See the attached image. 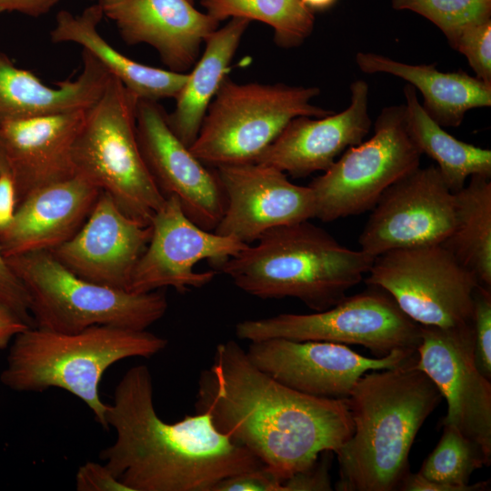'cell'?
Wrapping results in <instances>:
<instances>
[{
    "mask_svg": "<svg viewBox=\"0 0 491 491\" xmlns=\"http://www.w3.org/2000/svg\"><path fill=\"white\" fill-rule=\"evenodd\" d=\"M195 407L259 458L282 486L322 453H336L354 430L346 399L313 396L284 385L234 340L218 344L211 366L201 371Z\"/></svg>",
    "mask_w": 491,
    "mask_h": 491,
    "instance_id": "obj_1",
    "label": "cell"
},
{
    "mask_svg": "<svg viewBox=\"0 0 491 491\" xmlns=\"http://www.w3.org/2000/svg\"><path fill=\"white\" fill-rule=\"evenodd\" d=\"M105 418L115 439L100 459L130 491H213L228 476L265 466L220 433L207 413L161 419L145 365L124 374Z\"/></svg>",
    "mask_w": 491,
    "mask_h": 491,
    "instance_id": "obj_2",
    "label": "cell"
},
{
    "mask_svg": "<svg viewBox=\"0 0 491 491\" xmlns=\"http://www.w3.org/2000/svg\"><path fill=\"white\" fill-rule=\"evenodd\" d=\"M416 360L367 372L355 384L346 398L353 434L335 453L336 490H399L416 436L443 398Z\"/></svg>",
    "mask_w": 491,
    "mask_h": 491,
    "instance_id": "obj_3",
    "label": "cell"
},
{
    "mask_svg": "<svg viewBox=\"0 0 491 491\" xmlns=\"http://www.w3.org/2000/svg\"><path fill=\"white\" fill-rule=\"evenodd\" d=\"M217 267L244 292L296 298L315 312L337 304L368 273L375 256L341 245L309 220L272 228Z\"/></svg>",
    "mask_w": 491,
    "mask_h": 491,
    "instance_id": "obj_4",
    "label": "cell"
},
{
    "mask_svg": "<svg viewBox=\"0 0 491 491\" xmlns=\"http://www.w3.org/2000/svg\"><path fill=\"white\" fill-rule=\"evenodd\" d=\"M166 346V339L147 330L93 326L76 333H60L32 326L8 346L0 382L22 393L63 389L85 403L107 430L108 404L100 396L104 374L118 361L150 358Z\"/></svg>",
    "mask_w": 491,
    "mask_h": 491,
    "instance_id": "obj_5",
    "label": "cell"
},
{
    "mask_svg": "<svg viewBox=\"0 0 491 491\" xmlns=\"http://www.w3.org/2000/svg\"><path fill=\"white\" fill-rule=\"evenodd\" d=\"M138 99L111 75L98 101L85 112L72 156L75 175L107 193L128 216L151 225L166 197L139 147Z\"/></svg>",
    "mask_w": 491,
    "mask_h": 491,
    "instance_id": "obj_6",
    "label": "cell"
},
{
    "mask_svg": "<svg viewBox=\"0 0 491 491\" xmlns=\"http://www.w3.org/2000/svg\"><path fill=\"white\" fill-rule=\"evenodd\" d=\"M5 258L27 292L32 320L40 328L60 333L93 326L146 330L168 307L157 290L134 293L81 278L50 251Z\"/></svg>",
    "mask_w": 491,
    "mask_h": 491,
    "instance_id": "obj_7",
    "label": "cell"
},
{
    "mask_svg": "<svg viewBox=\"0 0 491 491\" xmlns=\"http://www.w3.org/2000/svg\"><path fill=\"white\" fill-rule=\"evenodd\" d=\"M319 94L315 86L240 84L226 75L189 149L215 167L256 162L293 118L334 113L311 104Z\"/></svg>",
    "mask_w": 491,
    "mask_h": 491,
    "instance_id": "obj_8",
    "label": "cell"
},
{
    "mask_svg": "<svg viewBox=\"0 0 491 491\" xmlns=\"http://www.w3.org/2000/svg\"><path fill=\"white\" fill-rule=\"evenodd\" d=\"M235 330L238 338L249 342L286 338L359 345L375 357H384L395 350H416L421 339L420 325L407 316L386 291L374 286L346 296L323 311L244 320Z\"/></svg>",
    "mask_w": 491,
    "mask_h": 491,
    "instance_id": "obj_9",
    "label": "cell"
},
{
    "mask_svg": "<svg viewBox=\"0 0 491 491\" xmlns=\"http://www.w3.org/2000/svg\"><path fill=\"white\" fill-rule=\"evenodd\" d=\"M421 156L406 129L405 104L384 107L373 136L348 147L308 185L315 218L331 222L371 210L389 185L420 165Z\"/></svg>",
    "mask_w": 491,
    "mask_h": 491,
    "instance_id": "obj_10",
    "label": "cell"
},
{
    "mask_svg": "<svg viewBox=\"0 0 491 491\" xmlns=\"http://www.w3.org/2000/svg\"><path fill=\"white\" fill-rule=\"evenodd\" d=\"M365 281L386 291L420 326L472 324L479 286L441 244L399 248L375 256Z\"/></svg>",
    "mask_w": 491,
    "mask_h": 491,
    "instance_id": "obj_11",
    "label": "cell"
},
{
    "mask_svg": "<svg viewBox=\"0 0 491 491\" xmlns=\"http://www.w3.org/2000/svg\"><path fill=\"white\" fill-rule=\"evenodd\" d=\"M371 210L358 244L376 256L443 244L454 228L456 196L436 165H419L389 185Z\"/></svg>",
    "mask_w": 491,
    "mask_h": 491,
    "instance_id": "obj_12",
    "label": "cell"
},
{
    "mask_svg": "<svg viewBox=\"0 0 491 491\" xmlns=\"http://www.w3.org/2000/svg\"><path fill=\"white\" fill-rule=\"evenodd\" d=\"M151 237L137 261L127 291L148 293L163 287L177 292L203 287L215 278L214 270L195 272L203 260L218 266L247 245L195 225L175 195L166 197L151 221Z\"/></svg>",
    "mask_w": 491,
    "mask_h": 491,
    "instance_id": "obj_13",
    "label": "cell"
},
{
    "mask_svg": "<svg viewBox=\"0 0 491 491\" xmlns=\"http://www.w3.org/2000/svg\"><path fill=\"white\" fill-rule=\"evenodd\" d=\"M415 366L446 400L442 425L476 442L491 457V383L475 360L473 323L452 327L420 326Z\"/></svg>",
    "mask_w": 491,
    "mask_h": 491,
    "instance_id": "obj_14",
    "label": "cell"
},
{
    "mask_svg": "<svg viewBox=\"0 0 491 491\" xmlns=\"http://www.w3.org/2000/svg\"><path fill=\"white\" fill-rule=\"evenodd\" d=\"M250 360L284 385L313 396L346 399L366 373L396 367L416 358V350L366 357L346 345L269 338L250 342Z\"/></svg>",
    "mask_w": 491,
    "mask_h": 491,
    "instance_id": "obj_15",
    "label": "cell"
},
{
    "mask_svg": "<svg viewBox=\"0 0 491 491\" xmlns=\"http://www.w3.org/2000/svg\"><path fill=\"white\" fill-rule=\"evenodd\" d=\"M225 197L223 216L215 232L244 244L266 231L315 218L312 189L297 185L286 174L252 162L215 167Z\"/></svg>",
    "mask_w": 491,
    "mask_h": 491,
    "instance_id": "obj_16",
    "label": "cell"
},
{
    "mask_svg": "<svg viewBox=\"0 0 491 491\" xmlns=\"http://www.w3.org/2000/svg\"><path fill=\"white\" fill-rule=\"evenodd\" d=\"M166 114L158 101L138 99L136 135L142 155L163 195L176 196L187 217L215 231L225 209L215 173L173 133Z\"/></svg>",
    "mask_w": 491,
    "mask_h": 491,
    "instance_id": "obj_17",
    "label": "cell"
},
{
    "mask_svg": "<svg viewBox=\"0 0 491 491\" xmlns=\"http://www.w3.org/2000/svg\"><path fill=\"white\" fill-rule=\"evenodd\" d=\"M151 232V225L128 216L107 193L100 191L78 231L50 252L81 278L127 290Z\"/></svg>",
    "mask_w": 491,
    "mask_h": 491,
    "instance_id": "obj_18",
    "label": "cell"
},
{
    "mask_svg": "<svg viewBox=\"0 0 491 491\" xmlns=\"http://www.w3.org/2000/svg\"><path fill=\"white\" fill-rule=\"evenodd\" d=\"M368 85L358 79L350 85V104L324 117L293 118L262 152L256 163L273 166L294 177L325 172L350 146L368 135Z\"/></svg>",
    "mask_w": 491,
    "mask_h": 491,
    "instance_id": "obj_19",
    "label": "cell"
},
{
    "mask_svg": "<svg viewBox=\"0 0 491 491\" xmlns=\"http://www.w3.org/2000/svg\"><path fill=\"white\" fill-rule=\"evenodd\" d=\"M128 45L146 44L171 71L185 73L197 61L205 38L219 21L188 0H98Z\"/></svg>",
    "mask_w": 491,
    "mask_h": 491,
    "instance_id": "obj_20",
    "label": "cell"
},
{
    "mask_svg": "<svg viewBox=\"0 0 491 491\" xmlns=\"http://www.w3.org/2000/svg\"><path fill=\"white\" fill-rule=\"evenodd\" d=\"M85 112L0 123V141L17 205L35 190L75 175L72 152Z\"/></svg>",
    "mask_w": 491,
    "mask_h": 491,
    "instance_id": "obj_21",
    "label": "cell"
},
{
    "mask_svg": "<svg viewBox=\"0 0 491 491\" xmlns=\"http://www.w3.org/2000/svg\"><path fill=\"white\" fill-rule=\"evenodd\" d=\"M100 190L78 175L35 190L0 230L5 257L50 251L70 239L90 214Z\"/></svg>",
    "mask_w": 491,
    "mask_h": 491,
    "instance_id": "obj_22",
    "label": "cell"
},
{
    "mask_svg": "<svg viewBox=\"0 0 491 491\" xmlns=\"http://www.w3.org/2000/svg\"><path fill=\"white\" fill-rule=\"evenodd\" d=\"M82 72L55 87L30 71L16 67L0 52V123L87 110L104 93L111 74L91 53L83 49Z\"/></svg>",
    "mask_w": 491,
    "mask_h": 491,
    "instance_id": "obj_23",
    "label": "cell"
},
{
    "mask_svg": "<svg viewBox=\"0 0 491 491\" xmlns=\"http://www.w3.org/2000/svg\"><path fill=\"white\" fill-rule=\"evenodd\" d=\"M356 63L364 73L389 74L419 90L424 97L422 107L442 127H458L468 110L491 105V84L462 69L444 73L436 63L409 65L367 52H358Z\"/></svg>",
    "mask_w": 491,
    "mask_h": 491,
    "instance_id": "obj_24",
    "label": "cell"
},
{
    "mask_svg": "<svg viewBox=\"0 0 491 491\" xmlns=\"http://www.w3.org/2000/svg\"><path fill=\"white\" fill-rule=\"evenodd\" d=\"M103 16L98 3L86 7L80 15L62 10L56 15L55 25L50 32L51 41L81 45L139 99H175L187 74L149 66L117 51L97 30Z\"/></svg>",
    "mask_w": 491,
    "mask_h": 491,
    "instance_id": "obj_25",
    "label": "cell"
},
{
    "mask_svg": "<svg viewBox=\"0 0 491 491\" xmlns=\"http://www.w3.org/2000/svg\"><path fill=\"white\" fill-rule=\"evenodd\" d=\"M250 21L231 18L205 40V49L166 114L173 133L188 147L195 141L206 110L219 89Z\"/></svg>",
    "mask_w": 491,
    "mask_h": 491,
    "instance_id": "obj_26",
    "label": "cell"
},
{
    "mask_svg": "<svg viewBox=\"0 0 491 491\" xmlns=\"http://www.w3.org/2000/svg\"><path fill=\"white\" fill-rule=\"evenodd\" d=\"M406 123L408 134L420 152L437 164L449 189L456 193L472 175L491 178V150L460 141L448 134L424 110L416 89L406 84Z\"/></svg>",
    "mask_w": 491,
    "mask_h": 491,
    "instance_id": "obj_27",
    "label": "cell"
},
{
    "mask_svg": "<svg viewBox=\"0 0 491 491\" xmlns=\"http://www.w3.org/2000/svg\"><path fill=\"white\" fill-rule=\"evenodd\" d=\"M454 228L441 244L476 278L491 289V180L472 175L455 193Z\"/></svg>",
    "mask_w": 491,
    "mask_h": 491,
    "instance_id": "obj_28",
    "label": "cell"
},
{
    "mask_svg": "<svg viewBox=\"0 0 491 491\" xmlns=\"http://www.w3.org/2000/svg\"><path fill=\"white\" fill-rule=\"evenodd\" d=\"M205 13L217 21L244 18L263 22L273 29L281 48L301 45L312 34L314 12L301 0H201Z\"/></svg>",
    "mask_w": 491,
    "mask_h": 491,
    "instance_id": "obj_29",
    "label": "cell"
},
{
    "mask_svg": "<svg viewBox=\"0 0 491 491\" xmlns=\"http://www.w3.org/2000/svg\"><path fill=\"white\" fill-rule=\"evenodd\" d=\"M442 426L440 440L418 473L431 481L456 486L460 491L489 489V480L475 484H469V481L476 470L490 466L491 457L476 442L456 428L448 425Z\"/></svg>",
    "mask_w": 491,
    "mask_h": 491,
    "instance_id": "obj_30",
    "label": "cell"
},
{
    "mask_svg": "<svg viewBox=\"0 0 491 491\" xmlns=\"http://www.w3.org/2000/svg\"><path fill=\"white\" fill-rule=\"evenodd\" d=\"M392 7L415 12L432 22L452 48L466 27L491 19V0H392Z\"/></svg>",
    "mask_w": 491,
    "mask_h": 491,
    "instance_id": "obj_31",
    "label": "cell"
},
{
    "mask_svg": "<svg viewBox=\"0 0 491 491\" xmlns=\"http://www.w3.org/2000/svg\"><path fill=\"white\" fill-rule=\"evenodd\" d=\"M453 49L465 55L476 77L491 84V19L466 27Z\"/></svg>",
    "mask_w": 491,
    "mask_h": 491,
    "instance_id": "obj_32",
    "label": "cell"
},
{
    "mask_svg": "<svg viewBox=\"0 0 491 491\" xmlns=\"http://www.w3.org/2000/svg\"><path fill=\"white\" fill-rule=\"evenodd\" d=\"M472 323L476 364L479 371L491 379V289L476 287Z\"/></svg>",
    "mask_w": 491,
    "mask_h": 491,
    "instance_id": "obj_33",
    "label": "cell"
},
{
    "mask_svg": "<svg viewBox=\"0 0 491 491\" xmlns=\"http://www.w3.org/2000/svg\"><path fill=\"white\" fill-rule=\"evenodd\" d=\"M0 302L11 308L30 326H33L27 292L21 280L8 265L1 249Z\"/></svg>",
    "mask_w": 491,
    "mask_h": 491,
    "instance_id": "obj_34",
    "label": "cell"
},
{
    "mask_svg": "<svg viewBox=\"0 0 491 491\" xmlns=\"http://www.w3.org/2000/svg\"><path fill=\"white\" fill-rule=\"evenodd\" d=\"M333 452L320 455L316 462L297 472L283 482V491H329L332 490L329 467Z\"/></svg>",
    "mask_w": 491,
    "mask_h": 491,
    "instance_id": "obj_35",
    "label": "cell"
},
{
    "mask_svg": "<svg viewBox=\"0 0 491 491\" xmlns=\"http://www.w3.org/2000/svg\"><path fill=\"white\" fill-rule=\"evenodd\" d=\"M213 491H283L282 480L266 466L221 480Z\"/></svg>",
    "mask_w": 491,
    "mask_h": 491,
    "instance_id": "obj_36",
    "label": "cell"
},
{
    "mask_svg": "<svg viewBox=\"0 0 491 491\" xmlns=\"http://www.w3.org/2000/svg\"><path fill=\"white\" fill-rule=\"evenodd\" d=\"M77 491H130L106 466L94 461L80 466L75 473Z\"/></svg>",
    "mask_w": 491,
    "mask_h": 491,
    "instance_id": "obj_37",
    "label": "cell"
},
{
    "mask_svg": "<svg viewBox=\"0 0 491 491\" xmlns=\"http://www.w3.org/2000/svg\"><path fill=\"white\" fill-rule=\"evenodd\" d=\"M17 206L16 192L13 178L8 171L0 175V230L13 220Z\"/></svg>",
    "mask_w": 491,
    "mask_h": 491,
    "instance_id": "obj_38",
    "label": "cell"
},
{
    "mask_svg": "<svg viewBox=\"0 0 491 491\" xmlns=\"http://www.w3.org/2000/svg\"><path fill=\"white\" fill-rule=\"evenodd\" d=\"M29 326H32L0 302V350L7 348L15 336Z\"/></svg>",
    "mask_w": 491,
    "mask_h": 491,
    "instance_id": "obj_39",
    "label": "cell"
},
{
    "mask_svg": "<svg viewBox=\"0 0 491 491\" xmlns=\"http://www.w3.org/2000/svg\"><path fill=\"white\" fill-rule=\"evenodd\" d=\"M59 1L60 0H0V14L19 13L31 17H38L48 13Z\"/></svg>",
    "mask_w": 491,
    "mask_h": 491,
    "instance_id": "obj_40",
    "label": "cell"
},
{
    "mask_svg": "<svg viewBox=\"0 0 491 491\" xmlns=\"http://www.w3.org/2000/svg\"><path fill=\"white\" fill-rule=\"evenodd\" d=\"M337 0H301L312 12L325 11L332 7Z\"/></svg>",
    "mask_w": 491,
    "mask_h": 491,
    "instance_id": "obj_41",
    "label": "cell"
},
{
    "mask_svg": "<svg viewBox=\"0 0 491 491\" xmlns=\"http://www.w3.org/2000/svg\"><path fill=\"white\" fill-rule=\"evenodd\" d=\"M5 171H8V169H7V165H6L5 154H4L3 147H2V145H1V141H0V175Z\"/></svg>",
    "mask_w": 491,
    "mask_h": 491,
    "instance_id": "obj_42",
    "label": "cell"
},
{
    "mask_svg": "<svg viewBox=\"0 0 491 491\" xmlns=\"http://www.w3.org/2000/svg\"><path fill=\"white\" fill-rule=\"evenodd\" d=\"M188 1H189L190 3H192V4L194 3V0H188Z\"/></svg>",
    "mask_w": 491,
    "mask_h": 491,
    "instance_id": "obj_43",
    "label": "cell"
}]
</instances>
